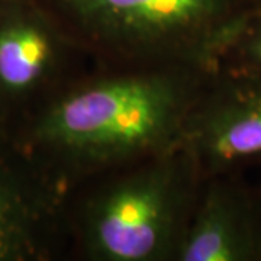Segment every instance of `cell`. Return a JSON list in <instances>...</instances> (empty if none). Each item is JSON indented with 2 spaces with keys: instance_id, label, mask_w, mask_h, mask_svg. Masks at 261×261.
<instances>
[{
  "instance_id": "1",
  "label": "cell",
  "mask_w": 261,
  "mask_h": 261,
  "mask_svg": "<svg viewBox=\"0 0 261 261\" xmlns=\"http://www.w3.org/2000/svg\"><path fill=\"white\" fill-rule=\"evenodd\" d=\"M189 90L173 75L105 80L61 99L37 126L39 140L83 163L161 148L185 125Z\"/></svg>"
},
{
  "instance_id": "2",
  "label": "cell",
  "mask_w": 261,
  "mask_h": 261,
  "mask_svg": "<svg viewBox=\"0 0 261 261\" xmlns=\"http://www.w3.org/2000/svg\"><path fill=\"white\" fill-rule=\"evenodd\" d=\"M189 186L180 164L163 163L106 189L86 216V244L106 261L160 260L181 240Z\"/></svg>"
},
{
  "instance_id": "3",
  "label": "cell",
  "mask_w": 261,
  "mask_h": 261,
  "mask_svg": "<svg viewBox=\"0 0 261 261\" xmlns=\"http://www.w3.org/2000/svg\"><path fill=\"white\" fill-rule=\"evenodd\" d=\"M255 0H49L79 27L135 47L199 38L225 56L244 10Z\"/></svg>"
},
{
  "instance_id": "4",
  "label": "cell",
  "mask_w": 261,
  "mask_h": 261,
  "mask_svg": "<svg viewBox=\"0 0 261 261\" xmlns=\"http://www.w3.org/2000/svg\"><path fill=\"white\" fill-rule=\"evenodd\" d=\"M197 155L215 173L261 160V73L229 64L195 128Z\"/></svg>"
},
{
  "instance_id": "5",
  "label": "cell",
  "mask_w": 261,
  "mask_h": 261,
  "mask_svg": "<svg viewBox=\"0 0 261 261\" xmlns=\"http://www.w3.org/2000/svg\"><path fill=\"white\" fill-rule=\"evenodd\" d=\"M176 255L185 261H260L261 190L218 178L206 192Z\"/></svg>"
},
{
  "instance_id": "6",
  "label": "cell",
  "mask_w": 261,
  "mask_h": 261,
  "mask_svg": "<svg viewBox=\"0 0 261 261\" xmlns=\"http://www.w3.org/2000/svg\"><path fill=\"white\" fill-rule=\"evenodd\" d=\"M56 58L51 29L31 0H3L0 9V89L25 93L45 75Z\"/></svg>"
},
{
  "instance_id": "7",
  "label": "cell",
  "mask_w": 261,
  "mask_h": 261,
  "mask_svg": "<svg viewBox=\"0 0 261 261\" xmlns=\"http://www.w3.org/2000/svg\"><path fill=\"white\" fill-rule=\"evenodd\" d=\"M39 214L31 196L0 167V261L31 258L38 250Z\"/></svg>"
},
{
  "instance_id": "8",
  "label": "cell",
  "mask_w": 261,
  "mask_h": 261,
  "mask_svg": "<svg viewBox=\"0 0 261 261\" xmlns=\"http://www.w3.org/2000/svg\"><path fill=\"white\" fill-rule=\"evenodd\" d=\"M231 64L261 73V0H255L244 12L226 54Z\"/></svg>"
},
{
  "instance_id": "9",
  "label": "cell",
  "mask_w": 261,
  "mask_h": 261,
  "mask_svg": "<svg viewBox=\"0 0 261 261\" xmlns=\"http://www.w3.org/2000/svg\"><path fill=\"white\" fill-rule=\"evenodd\" d=\"M2 5H3V0H0V9H2Z\"/></svg>"
}]
</instances>
